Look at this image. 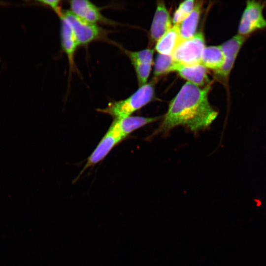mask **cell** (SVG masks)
Segmentation results:
<instances>
[{
  "instance_id": "6da1fadb",
  "label": "cell",
  "mask_w": 266,
  "mask_h": 266,
  "mask_svg": "<svg viewBox=\"0 0 266 266\" xmlns=\"http://www.w3.org/2000/svg\"><path fill=\"white\" fill-rule=\"evenodd\" d=\"M210 84L200 87L187 82L170 101L162 122L154 134L166 133L182 125L197 132L208 127L218 113L208 99Z\"/></svg>"
},
{
  "instance_id": "7a4b0ae2",
  "label": "cell",
  "mask_w": 266,
  "mask_h": 266,
  "mask_svg": "<svg viewBox=\"0 0 266 266\" xmlns=\"http://www.w3.org/2000/svg\"><path fill=\"white\" fill-rule=\"evenodd\" d=\"M155 98L154 82L146 83L139 88L128 98L110 102L104 108H99V112L108 114L114 119H119L131 116Z\"/></svg>"
},
{
  "instance_id": "3957f363",
  "label": "cell",
  "mask_w": 266,
  "mask_h": 266,
  "mask_svg": "<svg viewBox=\"0 0 266 266\" xmlns=\"http://www.w3.org/2000/svg\"><path fill=\"white\" fill-rule=\"evenodd\" d=\"M266 8V0H247L237 34L249 38L257 32L266 30V18L263 13Z\"/></svg>"
},
{
  "instance_id": "277c9868",
  "label": "cell",
  "mask_w": 266,
  "mask_h": 266,
  "mask_svg": "<svg viewBox=\"0 0 266 266\" xmlns=\"http://www.w3.org/2000/svg\"><path fill=\"white\" fill-rule=\"evenodd\" d=\"M205 47L202 33L182 41L171 55L174 61L182 66L200 64L201 57Z\"/></svg>"
},
{
  "instance_id": "5b68a950",
  "label": "cell",
  "mask_w": 266,
  "mask_h": 266,
  "mask_svg": "<svg viewBox=\"0 0 266 266\" xmlns=\"http://www.w3.org/2000/svg\"><path fill=\"white\" fill-rule=\"evenodd\" d=\"M63 17L70 26L79 45H86L102 34L101 29L97 24L80 18L69 10L63 11Z\"/></svg>"
},
{
  "instance_id": "8992f818",
  "label": "cell",
  "mask_w": 266,
  "mask_h": 266,
  "mask_svg": "<svg viewBox=\"0 0 266 266\" xmlns=\"http://www.w3.org/2000/svg\"><path fill=\"white\" fill-rule=\"evenodd\" d=\"M124 139L125 138L111 124L107 132L88 158L87 162L77 178L86 169L96 165L104 159L110 151Z\"/></svg>"
},
{
  "instance_id": "52a82bcc",
  "label": "cell",
  "mask_w": 266,
  "mask_h": 266,
  "mask_svg": "<svg viewBox=\"0 0 266 266\" xmlns=\"http://www.w3.org/2000/svg\"><path fill=\"white\" fill-rule=\"evenodd\" d=\"M248 38L236 34L220 45L225 57V61L222 67L215 73L222 79L228 80L238 54Z\"/></svg>"
},
{
  "instance_id": "ba28073f",
  "label": "cell",
  "mask_w": 266,
  "mask_h": 266,
  "mask_svg": "<svg viewBox=\"0 0 266 266\" xmlns=\"http://www.w3.org/2000/svg\"><path fill=\"white\" fill-rule=\"evenodd\" d=\"M172 27V20L164 2L158 1L150 30V39L157 42Z\"/></svg>"
},
{
  "instance_id": "9c48e42d",
  "label": "cell",
  "mask_w": 266,
  "mask_h": 266,
  "mask_svg": "<svg viewBox=\"0 0 266 266\" xmlns=\"http://www.w3.org/2000/svg\"><path fill=\"white\" fill-rule=\"evenodd\" d=\"M69 5L71 12L89 22L97 24L108 21L101 13L100 9L90 1L73 0L69 1Z\"/></svg>"
},
{
  "instance_id": "30bf717a",
  "label": "cell",
  "mask_w": 266,
  "mask_h": 266,
  "mask_svg": "<svg viewBox=\"0 0 266 266\" xmlns=\"http://www.w3.org/2000/svg\"><path fill=\"white\" fill-rule=\"evenodd\" d=\"M61 20V41L62 47L66 53L69 66L70 73L74 69V55L79 45L72 30L67 22L62 16Z\"/></svg>"
},
{
  "instance_id": "8fae6325",
  "label": "cell",
  "mask_w": 266,
  "mask_h": 266,
  "mask_svg": "<svg viewBox=\"0 0 266 266\" xmlns=\"http://www.w3.org/2000/svg\"><path fill=\"white\" fill-rule=\"evenodd\" d=\"M160 118V116L146 117L130 116L119 119H114L111 124L125 138L134 131L148 124L156 122Z\"/></svg>"
},
{
  "instance_id": "7c38bea8",
  "label": "cell",
  "mask_w": 266,
  "mask_h": 266,
  "mask_svg": "<svg viewBox=\"0 0 266 266\" xmlns=\"http://www.w3.org/2000/svg\"><path fill=\"white\" fill-rule=\"evenodd\" d=\"M176 71L187 82L197 86L203 87L210 84L206 68L201 64L193 66L179 64Z\"/></svg>"
},
{
  "instance_id": "4fadbf2b",
  "label": "cell",
  "mask_w": 266,
  "mask_h": 266,
  "mask_svg": "<svg viewBox=\"0 0 266 266\" xmlns=\"http://www.w3.org/2000/svg\"><path fill=\"white\" fill-rule=\"evenodd\" d=\"M182 41L178 25H174L157 42L155 49L159 54L171 55Z\"/></svg>"
},
{
  "instance_id": "5bb4252c",
  "label": "cell",
  "mask_w": 266,
  "mask_h": 266,
  "mask_svg": "<svg viewBox=\"0 0 266 266\" xmlns=\"http://www.w3.org/2000/svg\"><path fill=\"white\" fill-rule=\"evenodd\" d=\"M225 61V57L220 45L210 46L204 48L201 57L200 64L205 68L216 72L222 67Z\"/></svg>"
},
{
  "instance_id": "9a60e30c",
  "label": "cell",
  "mask_w": 266,
  "mask_h": 266,
  "mask_svg": "<svg viewBox=\"0 0 266 266\" xmlns=\"http://www.w3.org/2000/svg\"><path fill=\"white\" fill-rule=\"evenodd\" d=\"M202 4V1H197L192 12L179 24L182 41L191 38L196 33Z\"/></svg>"
},
{
  "instance_id": "2e32d148",
  "label": "cell",
  "mask_w": 266,
  "mask_h": 266,
  "mask_svg": "<svg viewBox=\"0 0 266 266\" xmlns=\"http://www.w3.org/2000/svg\"><path fill=\"white\" fill-rule=\"evenodd\" d=\"M179 65L171 55L159 54L155 62L154 76L157 78L171 71H176Z\"/></svg>"
},
{
  "instance_id": "e0dca14e",
  "label": "cell",
  "mask_w": 266,
  "mask_h": 266,
  "mask_svg": "<svg viewBox=\"0 0 266 266\" xmlns=\"http://www.w3.org/2000/svg\"><path fill=\"white\" fill-rule=\"evenodd\" d=\"M132 64L140 63L152 65L153 63L154 50L150 48L138 51H127Z\"/></svg>"
},
{
  "instance_id": "ac0fdd59",
  "label": "cell",
  "mask_w": 266,
  "mask_h": 266,
  "mask_svg": "<svg viewBox=\"0 0 266 266\" xmlns=\"http://www.w3.org/2000/svg\"><path fill=\"white\" fill-rule=\"evenodd\" d=\"M193 0H185L181 2L175 10L172 22L174 25L179 24L194 9L195 3Z\"/></svg>"
},
{
  "instance_id": "d6986e66",
  "label": "cell",
  "mask_w": 266,
  "mask_h": 266,
  "mask_svg": "<svg viewBox=\"0 0 266 266\" xmlns=\"http://www.w3.org/2000/svg\"><path fill=\"white\" fill-rule=\"evenodd\" d=\"M135 71L139 87L147 83L151 69V65L140 63L132 64Z\"/></svg>"
},
{
  "instance_id": "ffe728a7",
  "label": "cell",
  "mask_w": 266,
  "mask_h": 266,
  "mask_svg": "<svg viewBox=\"0 0 266 266\" xmlns=\"http://www.w3.org/2000/svg\"><path fill=\"white\" fill-rule=\"evenodd\" d=\"M37 1L40 4L50 7L60 18L63 16V11L62 9L60 0H38Z\"/></svg>"
}]
</instances>
